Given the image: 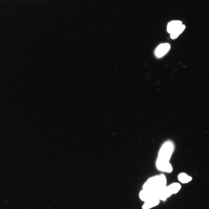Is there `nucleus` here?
Returning <instances> with one entry per match:
<instances>
[{"label":"nucleus","instance_id":"obj_5","mask_svg":"<svg viewBox=\"0 0 209 209\" xmlns=\"http://www.w3.org/2000/svg\"><path fill=\"white\" fill-rule=\"evenodd\" d=\"M139 196L141 200L144 202L146 201L153 198L156 197V192H152L144 189L140 191Z\"/></svg>","mask_w":209,"mask_h":209},{"label":"nucleus","instance_id":"obj_1","mask_svg":"<svg viewBox=\"0 0 209 209\" xmlns=\"http://www.w3.org/2000/svg\"><path fill=\"white\" fill-rule=\"evenodd\" d=\"M174 149L172 143L167 141L161 147L158 152L156 165L158 170L170 173L172 171V167L169 163Z\"/></svg>","mask_w":209,"mask_h":209},{"label":"nucleus","instance_id":"obj_9","mask_svg":"<svg viewBox=\"0 0 209 209\" xmlns=\"http://www.w3.org/2000/svg\"><path fill=\"white\" fill-rule=\"evenodd\" d=\"M179 180L183 183H186L190 181L192 179V177L184 173H180L178 176Z\"/></svg>","mask_w":209,"mask_h":209},{"label":"nucleus","instance_id":"obj_6","mask_svg":"<svg viewBox=\"0 0 209 209\" xmlns=\"http://www.w3.org/2000/svg\"><path fill=\"white\" fill-rule=\"evenodd\" d=\"M144 202L142 206V209H150L158 205L160 200L158 198L155 197Z\"/></svg>","mask_w":209,"mask_h":209},{"label":"nucleus","instance_id":"obj_4","mask_svg":"<svg viewBox=\"0 0 209 209\" xmlns=\"http://www.w3.org/2000/svg\"><path fill=\"white\" fill-rule=\"evenodd\" d=\"M170 48V45L168 43L160 44L156 48L155 53L157 57H161L166 54Z\"/></svg>","mask_w":209,"mask_h":209},{"label":"nucleus","instance_id":"obj_7","mask_svg":"<svg viewBox=\"0 0 209 209\" xmlns=\"http://www.w3.org/2000/svg\"><path fill=\"white\" fill-rule=\"evenodd\" d=\"M182 25V22L179 21H173L168 23L167 30L169 33L171 34Z\"/></svg>","mask_w":209,"mask_h":209},{"label":"nucleus","instance_id":"obj_10","mask_svg":"<svg viewBox=\"0 0 209 209\" xmlns=\"http://www.w3.org/2000/svg\"><path fill=\"white\" fill-rule=\"evenodd\" d=\"M185 28L184 25H181L171 34V38L173 39L177 38L183 32Z\"/></svg>","mask_w":209,"mask_h":209},{"label":"nucleus","instance_id":"obj_2","mask_svg":"<svg viewBox=\"0 0 209 209\" xmlns=\"http://www.w3.org/2000/svg\"><path fill=\"white\" fill-rule=\"evenodd\" d=\"M166 186V179L163 174L152 177L148 179L143 185V189L156 192Z\"/></svg>","mask_w":209,"mask_h":209},{"label":"nucleus","instance_id":"obj_8","mask_svg":"<svg viewBox=\"0 0 209 209\" xmlns=\"http://www.w3.org/2000/svg\"><path fill=\"white\" fill-rule=\"evenodd\" d=\"M167 186L172 195L177 193L181 188V185L177 183H173Z\"/></svg>","mask_w":209,"mask_h":209},{"label":"nucleus","instance_id":"obj_3","mask_svg":"<svg viewBox=\"0 0 209 209\" xmlns=\"http://www.w3.org/2000/svg\"><path fill=\"white\" fill-rule=\"evenodd\" d=\"M172 195L166 186L156 192V197L160 201H165Z\"/></svg>","mask_w":209,"mask_h":209}]
</instances>
